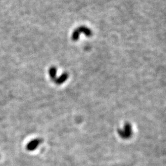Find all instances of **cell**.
<instances>
[{"label": "cell", "instance_id": "1", "mask_svg": "<svg viewBox=\"0 0 166 166\" xmlns=\"http://www.w3.org/2000/svg\"><path fill=\"white\" fill-rule=\"evenodd\" d=\"M40 142H41V140L38 139H34L33 140L31 141L27 144V150H29V151H32V150H35L39 146V144L40 143Z\"/></svg>", "mask_w": 166, "mask_h": 166}, {"label": "cell", "instance_id": "2", "mask_svg": "<svg viewBox=\"0 0 166 166\" xmlns=\"http://www.w3.org/2000/svg\"><path fill=\"white\" fill-rule=\"evenodd\" d=\"M56 72V69L55 68V67H52V68H51L50 69L49 74H50L51 77L52 79H54L55 78Z\"/></svg>", "mask_w": 166, "mask_h": 166}]
</instances>
